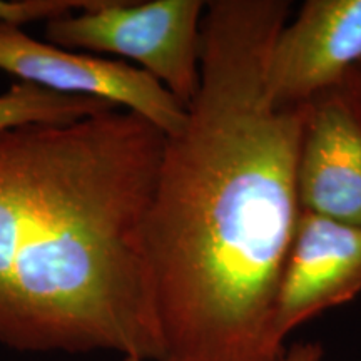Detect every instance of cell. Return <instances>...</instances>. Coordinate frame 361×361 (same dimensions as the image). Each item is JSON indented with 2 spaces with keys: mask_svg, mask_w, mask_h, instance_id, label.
Instances as JSON below:
<instances>
[{
  "mask_svg": "<svg viewBox=\"0 0 361 361\" xmlns=\"http://www.w3.org/2000/svg\"><path fill=\"white\" fill-rule=\"evenodd\" d=\"M361 64V0H306L271 44L264 82L278 107L306 106Z\"/></svg>",
  "mask_w": 361,
  "mask_h": 361,
  "instance_id": "cell-5",
  "label": "cell"
},
{
  "mask_svg": "<svg viewBox=\"0 0 361 361\" xmlns=\"http://www.w3.org/2000/svg\"><path fill=\"white\" fill-rule=\"evenodd\" d=\"M123 361H147V360L139 358V356H123Z\"/></svg>",
  "mask_w": 361,
  "mask_h": 361,
  "instance_id": "cell-12",
  "label": "cell"
},
{
  "mask_svg": "<svg viewBox=\"0 0 361 361\" xmlns=\"http://www.w3.org/2000/svg\"><path fill=\"white\" fill-rule=\"evenodd\" d=\"M0 71L64 96L109 102L144 117L166 137L178 134L188 109L159 80L124 61L71 52L0 22Z\"/></svg>",
  "mask_w": 361,
  "mask_h": 361,
  "instance_id": "cell-4",
  "label": "cell"
},
{
  "mask_svg": "<svg viewBox=\"0 0 361 361\" xmlns=\"http://www.w3.org/2000/svg\"><path fill=\"white\" fill-rule=\"evenodd\" d=\"M202 0H99L45 22V40L62 49L107 52L137 62L188 106L200 89Z\"/></svg>",
  "mask_w": 361,
  "mask_h": 361,
  "instance_id": "cell-3",
  "label": "cell"
},
{
  "mask_svg": "<svg viewBox=\"0 0 361 361\" xmlns=\"http://www.w3.org/2000/svg\"><path fill=\"white\" fill-rule=\"evenodd\" d=\"M288 0H213L200 89L166 137L146 238L161 361H284L278 296L298 219L308 104L266 92Z\"/></svg>",
  "mask_w": 361,
  "mask_h": 361,
  "instance_id": "cell-1",
  "label": "cell"
},
{
  "mask_svg": "<svg viewBox=\"0 0 361 361\" xmlns=\"http://www.w3.org/2000/svg\"><path fill=\"white\" fill-rule=\"evenodd\" d=\"M116 109L97 99L64 96L29 82H16L0 94V129L27 123H71Z\"/></svg>",
  "mask_w": 361,
  "mask_h": 361,
  "instance_id": "cell-8",
  "label": "cell"
},
{
  "mask_svg": "<svg viewBox=\"0 0 361 361\" xmlns=\"http://www.w3.org/2000/svg\"><path fill=\"white\" fill-rule=\"evenodd\" d=\"M164 144L121 107L0 129V345L162 360L146 228Z\"/></svg>",
  "mask_w": 361,
  "mask_h": 361,
  "instance_id": "cell-2",
  "label": "cell"
},
{
  "mask_svg": "<svg viewBox=\"0 0 361 361\" xmlns=\"http://www.w3.org/2000/svg\"><path fill=\"white\" fill-rule=\"evenodd\" d=\"M360 295L361 226L301 209L279 284V336Z\"/></svg>",
  "mask_w": 361,
  "mask_h": 361,
  "instance_id": "cell-7",
  "label": "cell"
},
{
  "mask_svg": "<svg viewBox=\"0 0 361 361\" xmlns=\"http://www.w3.org/2000/svg\"><path fill=\"white\" fill-rule=\"evenodd\" d=\"M284 361H324V348L319 341H296L288 346Z\"/></svg>",
  "mask_w": 361,
  "mask_h": 361,
  "instance_id": "cell-10",
  "label": "cell"
},
{
  "mask_svg": "<svg viewBox=\"0 0 361 361\" xmlns=\"http://www.w3.org/2000/svg\"><path fill=\"white\" fill-rule=\"evenodd\" d=\"M298 197L303 211L361 226V92L351 72L308 104Z\"/></svg>",
  "mask_w": 361,
  "mask_h": 361,
  "instance_id": "cell-6",
  "label": "cell"
},
{
  "mask_svg": "<svg viewBox=\"0 0 361 361\" xmlns=\"http://www.w3.org/2000/svg\"><path fill=\"white\" fill-rule=\"evenodd\" d=\"M351 78L355 79V82H356V85H358V89L361 92V64H358L353 71H351Z\"/></svg>",
  "mask_w": 361,
  "mask_h": 361,
  "instance_id": "cell-11",
  "label": "cell"
},
{
  "mask_svg": "<svg viewBox=\"0 0 361 361\" xmlns=\"http://www.w3.org/2000/svg\"><path fill=\"white\" fill-rule=\"evenodd\" d=\"M99 0H0V22L24 27L97 6Z\"/></svg>",
  "mask_w": 361,
  "mask_h": 361,
  "instance_id": "cell-9",
  "label": "cell"
}]
</instances>
